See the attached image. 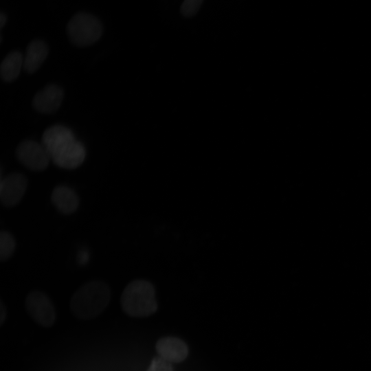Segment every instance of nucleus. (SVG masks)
Returning a JSON list of instances; mask_svg holds the SVG:
<instances>
[{"instance_id":"1","label":"nucleus","mask_w":371,"mask_h":371,"mask_svg":"<svg viewBox=\"0 0 371 371\" xmlns=\"http://www.w3.org/2000/svg\"><path fill=\"white\" fill-rule=\"evenodd\" d=\"M42 144L50 159L58 167L74 169L85 160L86 151L68 128L54 125L47 128L42 137Z\"/></svg>"},{"instance_id":"2","label":"nucleus","mask_w":371,"mask_h":371,"mask_svg":"<svg viewBox=\"0 0 371 371\" xmlns=\"http://www.w3.org/2000/svg\"><path fill=\"white\" fill-rule=\"evenodd\" d=\"M110 300L109 286L102 281L94 280L85 283L74 293L70 307L78 318L90 319L101 314Z\"/></svg>"},{"instance_id":"3","label":"nucleus","mask_w":371,"mask_h":371,"mask_svg":"<svg viewBox=\"0 0 371 371\" xmlns=\"http://www.w3.org/2000/svg\"><path fill=\"white\" fill-rule=\"evenodd\" d=\"M120 303L123 311L129 316L151 315L157 310L155 287L148 280H133L123 290Z\"/></svg>"},{"instance_id":"4","label":"nucleus","mask_w":371,"mask_h":371,"mask_svg":"<svg viewBox=\"0 0 371 371\" xmlns=\"http://www.w3.org/2000/svg\"><path fill=\"white\" fill-rule=\"evenodd\" d=\"M67 32L74 45L86 47L100 38L103 27L97 17L90 13L80 12L71 18L67 23Z\"/></svg>"},{"instance_id":"5","label":"nucleus","mask_w":371,"mask_h":371,"mask_svg":"<svg viewBox=\"0 0 371 371\" xmlns=\"http://www.w3.org/2000/svg\"><path fill=\"white\" fill-rule=\"evenodd\" d=\"M28 313L38 324L51 327L56 321V311L51 300L43 292L32 291L25 301Z\"/></svg>"},{"instance_id":"6","label":"nucleus","mask_w":371,"mask_h":371,"mask_svg":"<svg viewBox=\"0 0 371 371\" xmlns=\"http://www.w3.org/2000/svg\"><path fill=\"white\" fill-rule=\"evenodd\" d=\"M16 155L24 166L34 171L45 170L50 160L43 144L32 140L21 142L16 149Z\"/></svg>"},{"instance_id":"7","label":"nucleus","mask_w":371,"mask_h":371,"mask_svg":"<svg viewBox=\"0 0 371 371\" xmlns=\"http://www.w3.org/2000/svg\"><path fill=\"white\" fill-rule=\"evenodd\" d=\"M27 188V179L19 172H12L0 181V200L6 207H14L22 199Z\"/></svg>"},{"instance_id":"8","label":"nucleus","mask_w":371,"mask_h":371,"mask_svg":"<svg viewBox=\"0 0 371 371\" xmlns=\"http://www.w3.org/2000/svg\"><path fill=\"white\" fill-rule=\"evenodd\" d=\"M63 91L56 85H48L34 95L32 104L38 112L45 114L55 113L63 99Z\"/></svg>"},{"instance_id":"9","label":"nucleus","mask_w":371,"mask_h":371,"mask_svg":"<svg viewBox=\"0 0 371 371\" xmlns=\"http://www.w3.org/2000/svg\"><path fill=\"white\" fill-rule=\"evenodd\" d=\"M158 356L172 363H180L185 360L188 354L186 344L181 339L166 337L159 339L155 345Z\"/></svg>"},{"instance_id":"10","label":"nucleus","mask_w":371,"mask_h":371,"mask_svg":"<svg viewBox=\"0 0 371 371\" xmlns=\"http://www.w3.org/2000/svg\"><path fill=\"white\" fill-rule=\"evenodd\" d=\"M51 201L58 212L63 214L75 212L79 205V199L74 190L66 186H58L52 191Z\"/></svg>"},{"instance_id":"11","label":"nucleus","mask_w":371,"mask_h":371,"mask_svg":"<svg viewBox=\"0 0 371 371\" xmlns=\"http://www.w3.org/2000/svg\"><path fill=\"white\" fill-rule=\"evenodd\" d=\"M48 53V47L43 41L34 40L30 42L23 58L25 70L30 74L36 71L45 60Z\"/></svg>"},{"instance_id":"12","label":"nucleus","mask_w":371,"mask_h":371,"mask_svg":"<svg viewBox=\"0 0 371 371\" xmlns=\"http://www.w3.org/2000/svg\"><path fill=\"white\" fill-rule=\"evenodd\" d=\"M23 65V58L19 51L10 52L3 60L0 72L2 79L8 82L14 80Z\"/></svg>"},{"instance_id":"13","label":"nucleus","mask_w":371,"mask_h":371,"mask_svg":"<svg viewBox=\"0 0 371 371\" xmlns=\"http://www.w3.org/2000/svg\"><path fill=\"white\" fill-rule=\"evenodd\" d=\"M16 241L13 236L7 231L0 233V260L5 261L15 251Z\"/></svg>"},{"instance_id":"14","label":"nucleus","mask_w":371,"mask_h":371,"mask_svg":"<svg viewBox=\"0 0 371 371\" xmlns=\"http://www.w3.org/2000/svg\"><path fill=\"white\" fill-rule=\"evenodd\" d=\"M203 1L204 0H184L180 8L181 14L186 18L194 16L200 10Z\"/></svg>"},{"instance_id":"15","label":"nucleus","mask_w":371,"mask_h":371,"mask_svg":"<svg viewBox=\"0 0 371 371\" xmlns=\"http://www.w3.org/2000/svg\"><path fill=\"white\" fill-rule=\"evenodd\" d=\"M146 371H173L170 362L159 356L153 359Z\"/></svg>"},{"instance_id":"16","label":"nucleus","mask_w":371,"mask_h":371,"mask_svg":"<svg viewBox=\"0 0 371 371\" xmlns=\"http://www.w3.org/2000/svg\"><path fill=\"white\" fill-rule=\"evenodd\" d=\"M78 258L80 265H85L89 261V254L86 250H82L78 253Z\"/></svg>"},{"instance_id":"17","label":"nucleus","mask_w":371,"mask_h":371,"mask_svg":"<svg viewBox=\"0 0 371 371\" xmlns=\"http://www.w3.org/2000/svg\"><path fill=\"white\" fill-rule=\"evenodd\" d=\"M7 311L4 304L1 302L0 304V324H2L6 319Z\"/></svg>"},{"instance_id":"18","label":"nucleus","mask_w":371,"mask_h":371,"mask_svg":"<svg viewBox=\"0 0 371 371\" xmlns=\"http://www.w3.org/2000/svg\"><path fill=\"white\" fill-rule=\"evenodd\" d=\"M7 22V16L5 13L0 14V27L2 29Z\"/></svg>"}]
</instances>
